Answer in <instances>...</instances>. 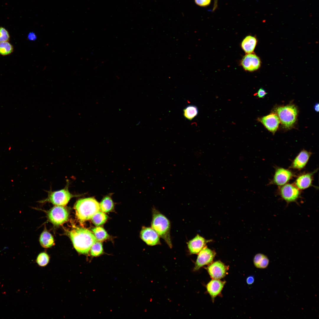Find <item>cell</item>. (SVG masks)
<instances>
[{"mask_svg":"<svg viewBox=\"0 0 319 319\" xmlns=\"http://www.w3.org/2000/svg\"><path fill=\"white\" fill-rule=\"evenodd\" d=\"M69 235L74 247L81 254H87L92 245L97 241L91 232L82 228L73 229L70 232Z\"/></svg>","mask_w":319,"mask_h":319,"instance_id":"cell-1","label":"cell"},{"mask_svg":"<svg viewBox=\"0 0 319 319\" xmlns=\"http://www.w3.org/2000/svg\"><path fill=\"white\" fill-rule=\"evenodd\" d=\"M151 227L163 239L169 247L172 244L170 235V223L169 220L154 207L152 208Z\"/></svg>","mask_w":319,"mask_h":319,"instance_id":"cell-2","label":"cell"},{"mask_svg":"<svg viewBox=\"0 0 319 319\" xmlns=\"http://www.w3.org/2000/svg\"><path fill=\"white\" fill-rule=\"evenodd\" d=\"M76 215L81 222L91 219L93 216L100 209V205L92 197L78 200L74 206Z\"/></svg>","mask_w":319,"mask_h":319,"instance_id":"cell-3","label":"cell"},{"mask_svg":"<svg viewBox=\"0 0 319 319\" xmlns=\"http://www.w3.org/2000/svg\"><path fill=\"white\" fill-rule=\"evenodd\" d=\"M274 111L284 128L290 129L293 127L298 114L297 109L295 105L289 104L279 106L276 108Z\"/></svg>","mask_w":319,"mask_h":319,"instance_id":"cell-4","label":"cell"},{"mask_svg":"<svg viewBox=\"0 0 319 319\" xmlns=\"http://www.w3.org/2000/svg\"><path fill=\"white\" fill-rule=\"evenodd\" d=\"M69 184L60 190L48 191V196L45 199L39 201L40 203L49 202L56 206H64L66 205L73 197L76 196L71 194L68 189Z\"/></svg>","mask_w":319,"mask_h":319,"instance_id":"cell-5","label":"cell"},{"mask_svg":"<svg viewBox=\"0 0 319 319\" xmlns=\"http://www.w3.org/2000/svg\"><path fill=\"white\" fill-rule=\"evenodd\" d=\"M69 216L68 210L62 206H55L47 212L49 221L56 225H61L66 222L68 219Z\"/></svg>","mask_w":319,"mask_h":319,"instance_id":"cell-6","label":"cell"},{"mask_svg":"<svg viewBox=\"0 0 319 319\" xmlns=\"http://www.w3.org/2000/svg\"><path fill=\"white\" fill-rule=\"evenodd\" d=\"M279 189L281 197L288 203L296 201L299 197L300 192L294 184H286Z\"/></svg>","mask_w":319,"mask_h":319,"instance_id":"cell-7","label":"cell"},{"mask_svg":"<svg viewBox=\"0 0 319 319\" xmlns=\"http://www.w3.org/2000/svg\"><path fill=\"white\" fill-rule=\"evenodd\" d=\"M215 255L214 251L205 246L198 253L194 271H197L201 267L211 263Z\"/></svg>","mask_w":319,"mask_h":319,"instance_id":"cell-8","label":"cell"},{"mask_svg":"<svg viewBox=\"0 0 319 319\" xmlns=\"http://www.w3.org/2000/svg\"><path fill=\"white\" fill-rule=\"evenodd\" d=\"M228 269V266L219 261L212 263L206 268L211 277L212 279H220L224 277Z\"/></svg>","mask_w":319,"mask_h":319,"instance_id":"cell-9","label":"cell"},{"mask_svg":"<svg viewBox=\"0 0 319 319\" xmlns=\"http://www.w3.org/2000/svg\"><path fill=\"white\" fill-rule=\"evenodd\" d=\"M294 175L290 170L282 167L276 168L271 183L279 186L286 184Z\"/></svg>","mask_w":319,"mask_h":319,"instance_id":"cell-10","label":"cell"},{"mask_svg":"<svg viewBox=\"0 0 319 319\" xmlns=\"http://www.w3.org/2000/svg\"><path fill=\"white\" fill-rule=\"evenodd\" d=\"M140 236L142 240L147 245L154 246L161 244L160 236L152 227H143Z\"/></svg>","mask_w":319,"mask_h":319,"instance_id":"cell-11","label":"cell"},{"mask_svg":"<svg viewBox=\"0 0 319 319\" xmlns=\"http://www.w3.org/2000/svg\"><path fill=\"white\" fill-rule=\"evenodd\" d=\"M241 64L245 71H252L258 69L261 66L259 58L252 53L247 54L242 58Z\"/></svg>","mask_w":319,"mask_h":319,"instance_id":"cell-12","label":"cell"},{"mask_svg":"<svg viewBox=\"0 0 319 319\" xmlns=\"http://www.w3.org/2000/svg\"><path fill=\"white\" fill-rule=\"evenodd\" d=\"M257 120L261 122L269 131L274 134L277 130L280 123L279 118L275 113L258 118Z\"/></svg>","mask_w":319,"mask_h":319,"instance_id":"cell-13","label":"cell"},{"mask_svg":"<svg viewBox=\"0 0 319 319\" xmlns=\"http://www.w3.org/2000/svg\"><path fill=\"white\" fill-rule=\"evenodd\" d=\"M208 240L197 234L187 243L188 247L191 254H197L206 246Z\"/></svg>","mask_w":319,"mask_h":319,"instance_id":"cell-14","label":"cell"},{"mask_svg":"<svg viewBox=\"0 0 319 319\" xmlns=\"http://www.w3.org/2000/svg\"><path fill=\"white\" fill-rule=\"evenodd\" d=\"M226 283L220 279H212L206 285L207 291L214 302L215 298L219 295Z\"/></svg>","mask_w":319,"mask_h":319,"instance_id":"cell-15","label":"cell"},{"mask_svg":"<svg viewBox=\"0 0 319 319\" xmlns=\"http://www.w3.org/2000/svg\"><path fill=\"white\" fill-rule=\"evenodd\" d=\"M311 153L305 150L301 151L293 160L291 165L292 168L301 170L307 164Z\"/></svg>","mask_w":319,"mask_h":319,"instance_id":"cell-16","label":"cell"},{"mask_svg":"<svg viewBox=\"0 0 319 319\" xmlns=\"http://www.w3.org/2000/svg\"><path fill=\"white\" fill-rule=\"evenodd\" d=\"M315 172L305 173L299 175L295 180L294 185L300 190L305 189L311 186Z\"/></svg>","mask_w":319,"mask_h":319,"instance_id":"cell-17","label":"cell"},{"mask_svg":"<svg viewBox=\"0 0 319 319\" xmlns=\"http://www.w3.org/2000/svg\"><path fill=\"white\" fill-rule=\"evenodd\" d=\"M257 42V40L254 37L247 36L242 42L241 48L246 53H252L255 49Z\"/></svg>","mask_w":319,"mask_h":319,"instance_id":"cell-18","label":"cell"},{"mask_svg":"<svg viewBox=\"0 0 319 319\" xmlns=\"http://www.w3.org/2000/svg\"><path fill=\"white\" fill-rule=\"evenodd\" d=\"M253 262L255 266L260 269H264L268 266L269 259L266 255L261 253H258L254 256Z\"/></svg>","mask_w":319,"mask_h":319,"instance_id":"cell-19","label":"cell"},{"mask_svg":"<svg viewBox=\"0 0 319 319\" xmlns=\"http://www.w3.org/2000/svg\"><path fill=\"white\" fill-rule=\"evenodd\" d=\"M40 242L42 246L45 248L51 247L54 244V240L52 235L48 231L45 230L41 234Z\"/></svg>","mask_w":319,"mask_h":319,"instance_id":"cell-20","label":"cell"},{"mask_svg":"<svg viewBox=\"0 0 319 319\" xmlns=\"http://www.w3.org/2000/svg\"><path fill=\"white\" fill-rule=\"evenodd\" d=\"M198 109L196 106L189 105L186 106L183 109V115L187 119L191 121L198 114Z\"/></svg>","mask_w":319,"mask_h":319,"instance_id":"cell-21","label":"cell"},{"mask_svg":"<svg viewBox=\"0 0 319 319\" xmlns=\"http://www.w3.org/2000/svg\"><path fill=\"white\" fill-rule=\"evenodd\" d=\"M100 206L102 211L104 212H108L113 209V203L110 196H106L102 199L100 204Z\"/></svg>","mask_w":319,"mask_h":319,"instance_id":"cell-22","label":"cell"},{"mask_svg":"<svg viewBox=\"0 0 319 319\" xmlns=\"http://www.w3.org/2000/svg\"><path fill=\"white\" fill-rule=\"evenodd\" d=\"M108 217L105 213L98 211L92 217V221L96 226H99L103 224L106 221Z\"/></svg>","mask_w":319,"mask_h":319,"instance_id":"cell-23","label":"cell"},{"mask_svg":"<svg viewBox=\"0 0 319 319\" xmlns=\"http://www.w3.org/2000/svg\"><path fill=\"white\" fill-rule=\"evenodd\" d=\"M92 230L94 233L96 239L99 241H103L107 239L109 237L106 232L102 227H95L92 228Z\"/></svg>","mask_w":319,"mask_h":319,"instance_id":"cell-24","label":"cell"},{"mask_svg":"<svg viewBox=\"0 0 319 319\" xmlns=\"http://www.w3.org/2000/svg\"><path fill=\"white\" fill-rule=\"evenodd\" d=\"M13 51L12 45L8 41L0 42V54L5 56L12 53Z\"/></svg>","mask_w":319,"mask_h":319,"instance_id":"cell-25","label":"cell"},{"mask_svg":"<svg viewBox=\"0 0 319 319\" xmlns=\"http://www.w3.org/2000/svg\"><path fill=\"white\" fill-rule=\"evenodd\" d=\"M49 261V257L48 254L45 252L40 253L36 260L37 263L41 267L45 266L48 263Z\"/></svg>","mask_w":319,"mask_h":319,"instance_id":"cell-26","label":"cell"},{"mask_svg":"<svg viewBox=\"0 0 319 319\" xmlns=\"http://www.w3.org/2000/svg\"><path fill=\"white\" fill-rule=\"evenodd\" d=\"M103 252V248L101 242L97 241L92 245L91 248L90 253L93 256H97L101 255Z\"/></svg>","mask_w":319,"mask_h":319,"instance_id":"cell-27","label":"cell"},{"mask_svg":"<svg viewBox=\"0 0 319 319\" xmlns=\"http://www.w3.org/2000/svg\"><path fill=\"white\" fill-rule=\"evenodd\" d=\"M10 38L9 32L4 28L0 27V42L8 41Z\"/></svg>","mask_w":319,"mask_h":319,"instance_id":"cell-28","label":"cell"},{"mask_svg":"<svg viewBox=\"0 0 319 319\" xmlns=\"http://www.w3.org/2000/svg\"><path fill=\"white\" fill-rule=\"evenodd\" d=\"M196 4L201 6H206L210 3L211 0H195Z\"/></svg>","mask_w":319,"mask_h":319,"instance_id":"cell-29","label":"cell"},{"mask_svg":"<svg viewBox=\"0 0 319 319\" xmlns=\"http://www.w3.org/2000/svg\"><path fill=\"white\" fill-rule=\"evenodd\" d=\"M267 94L265 90L262 88H260L257 92L254 94L259 98H263Z\"/></svg>","mask_w":319,"mask_h":319,"instance_id":"cell-30","label":"cell"},{"mask_svg":"<svg viewBox=\"0 0 319 319\" xmlns=\"http://www.w3.org/2000/svg\"><path fill=\"white\" fill-rule=\"evenodd\" d=\"M27 38L29 40L33 41L36 40L37 36L35 33L33 32H30L28 34Z\"/></svg>","mask_w":319,"mask_h":319,"instance_id":"cell-31","label":"cell"},{"mask_svg":"<svg viewBox=\"0 0 319 319\" xmlns=\"http://www.w3.org/2000/svg\"><path fill=\"white\" fill-rule=\"evenodd\" d=\"M254 277L253 276H250L247 278L246 282L248 284L250 285L254 283Z\"/></svg>","mask_w":319,"mask_h":319,"instance_id":"cell-32","label":"cell"},{"mask_svg":"<svg viewBox=\"0 0 319 319\" xmlns=\"http://www.w3.org/2000/svg\"><path fill=\"white\" fill-rule=\"evenodd\" d=\"M314 108L315 110L317 112L319 111V104L318 103H316L314 105Z\"/></svg>","mask_w":319,"mask_h":319,"instance_id":"cell-33","label":"cell"},{"mask_svg":"<svg viewBox=\"0 0 319 319\" xmlns=\"http://www.w3.org/2000/svg\"><path fill=\"white\" fill-rule=\"evenodd\" d=\"M217 0H214V4L213 9V11L214 10L217 8Z\"/></svg>","mask_w":319,"mask_h":319,"instance_id":"cell-34","label":"cell"}]
</instances>
